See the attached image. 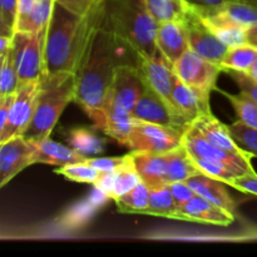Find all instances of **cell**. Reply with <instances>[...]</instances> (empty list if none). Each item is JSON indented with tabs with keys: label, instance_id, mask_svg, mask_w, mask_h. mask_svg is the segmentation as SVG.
<instances>
[{
	"label": "cell",
	"instance_id": "6da1fadb",
	"mask_svg": "<svg viewBox=\"0 0 257 257\" xmlns=\"http://www.w3.org/2000/svg\"><path fill=\"white\" fill-rule=\"evenodd\" d=\"M105 7V5H104ZM105 10L88 39L75 70L74 102L87 113L94 125L104 130L107 98L117 63V42L105 24Z\"/></svg>",
	"mask_w": 257,
	"mask_h": 257
},
{
	"label": "cell",
	"instance_id": "7a4b0ae2",
	"mask_svg": "<svg viewBox=\"0 0 257 257\" xmlns=\"http://www.w3.org/2000/svg\"><path fill=\"white\" fill-rule=\"evenodd\" d=\"M104 10V0H98L85 15L74 14L55 3L45 37V73H75Z\"/></svg>",
	"mask_w": 257,
	"mask_h": 257
},
{
	"label": "cell",
	"instance_id": "3957f363",
	"mask_svg": "<svg viewBox=\"0 0 257 257\" xmlns=\"http://www.w3.org/2000/svg\"><path fill=\"white\" fill-rule=\"evenodd\" d=\"M104 5L105 24L119 44L130 48L138 57H152L157 53L158 22L141 0H104Z\"/></svg>",
	"mask_w": 257,
	"mask_h": 257
},
{
	"label": "cell",
	"instance_id": "277c9868",
	"mask_svg": "<svg viewBox=\"0 0 257 257\" xmlns=\"http://www.w3.org/2000/svg\"><path fill=\"white\" fill-rule=\"evenodd\" d=\"M75 74L72 72L44 73L40 78L34 114L22 137L27 141L49 138L69 102L74 100Z\"/></svg>",
	"mask_w": 257,
	"mask_h": 257
},
{
	"label": "cell",
	"instance_id": "5b68a950",
	"mask_svg": "<svg viewBox=\"0 0 257 257\" xmlns=\"http://www.w3.org/2000/svg\"><path fill=\"white\" fill-rule=\"evenodd\" d=\"M45 37L47 29L37 33L14 32L12 49L19 78V87L39 80L45 73Z\"/></svg>",
	"mask_w": 257,
	"mask_h": 257
},
{
	"label": "cell",
	"instance_id": "8992f818",
	"mask_svg": "<svg viewBox=\"0 0 257 257\" xmlns=\"http://www.w3.org/2000/svg\"><path fill=\"white\" fill-rule=\"evenodd\" d=\"M182 131L167 125L138 120L130 137L133 152L166 153L182 145Z\"/></svg>",
	"mask_w": 257,
	"mask_h": 257
},
{
	"label": "cell",
	"instance_id": "52a82bcc",
	"mask_svg": "<svg viewBox=\"0 0 257 257\" xmlns=\"http://www.w3.org/2000/svg\"><path fill=\"white\" fill-rule=\"evenodd\" d=\"M143 90L145 82L141 78L136 64L118 63L114 68V74L108 92L107 108L112 107L132 113Z\"/></svg>",
	"mask_w": 257,
	"mask_h": 257
},
{
	"label": "cell",
	"instance_id": "ba28073f",
	"mask_svg": "<svg viewBox=\"0 0 257 257\" xmlns=\"http://www.w3.org/2000/svg\"><path fill=\"white\" fill-rule=\"evenodd\" d=\"M182 145L188 151L192 157L205 158L210 161H218V162L227 163L238 170L243 171L246 175H255V170L252 167V155H237V153L228 152V151L218 148L208 142L197 127L190 124L182 135Z\"/></svg>",
	"mask_w": 257,
	"mask_h": 257
},
{
	"label": "cell",
	"instance_id": "9c48e42d",
	"mask_svg": "<svg viewBox=\"0 0 257 257\" xmlns=\"http://www.w3.org/2000/svg\"><path fill=\"white\" fill-rule=\"evenodd\" d=\"M39 87L40 79L25 83L18 88L10 105L7 125L0 135V143L20 137L25 132L34 114Z\"/></svg>",
	"mask_w": 257,
	"mask_h": 257
},
{
	"label": "cell",
	"instance_id": "30bf717a",
	"mask_svg": "<svg viewBox=\"0 0 257 257\" xmlns=\"http://www.w3.org/2000/svg\"><path fill=\"white\" fill-rule=\"evenodd\" d=\"M176 75L186 84L210 93L216 90V82L221 72L220 65L211 63L192 49H188L177 62L173 64Z\"/></svg>",
	"mask_w": 257,
	"mask_h": 257
},
{
	"label": "cell",
	"instance_id": "8fae6325",
	"mask_svg": "<svg viewBox=\"0 0 257 257\" xmlns=\"http://www.w3.org/2000/svg\"><path fill=\"white\" fill-rule=\"evenodd\" d=\"M132 115L140 120L167 125L182 132L191 124L147 84H145V90L133 108Z\"/></svg>",
	"mask_w": 257,
	"mask_h": 257
},
{
	"label": "cell",
	"instance_id": "7c38bea8",
	"mask_svg": "<svg viewBox=\"0 0 257 257\" xmlns=\"http://www.w3.org/2000/svg\"><path fill=\"white\" fill-rule=\"evenodd\" d=\"M136 67L145 84L152 88L173 109L177 110L172 99L176 73L173 70V65L163 57L162 53L157 50V53L152 57H138L137 55Z\"/></svg>",
	"mask_w": 257,
	"mask_h": 257
},
{
	"label": "cell",
	"instance_id": "4fadbf2b",
	"mask_svg": "<svg viewBox=\"0 0 257 257\" xmlns=\"http://www.w3.org/2000/svg\"><path fill=\"white\" fill-rule=\"evenodd\" d=\"M32 165V143L24 137L20 136L0 143V190L18 173Z\"/></svg>",
	"mask_w": 257,
	"mask_h": 257
},
{
	"label": "cell",
	"instance_id": "5bb4252c",
	"mask_svg": "<svg viewBox=\"0 0 257 257\" xmlns=\"http://www.w3.org/2000/svg\"><path fill=\"white\" fill-rule=\"evenodd\" d=\"M185 24L190 40V49L222 68L223 58L230 47L221 42L208 28H206L192 15L187 18Z\"/></svg>",
	"mask_w": 257,
	"mask_h": 257
},
{
	"label": "cell",
	"instance_id": "9a60e30c",
	"mask_svg": "<svg viewBox=\"0 0 257 257\" xmlns=\"http://www.w3.org/2000/svg\"><path fill=\"white\" fill-rule=\"evenodd\" d=\"M177 220L230 226L235 221V215L218 207L202 196L195 195L182 207L178 208Z\"/></svg>",
	"mask_w": 257,
	"mask_h": 257
},
{
	"label": "cell",
	"instance_id": "2e32d148",
	"mask_svg": "<svg viewBox=\"0 0 257 257\" xmlns=\"http://www.w3.org/2000/svg\"><path fill=\"white\" fill-rule=\"evenodd\" d=\"M210 93L186 84L176 75L172 99L176 109L187 119L188 123H192L200 115L212 113L210 105Z\"/></svg>",
	"mask_w": 257,
	"mask_h": 257
},
{
	"label": "cell",
	"instance_id": "e0dca14e",
	"mask_svg": "<svg viewBox=\"0 0 257 257\" xmlns=\"http://www.w3.org/2000/svg\"><path fill=\"white\" fill-rule=\"evenodd\" d=\"M156 44L163 57L172 65L175 64L190 49L185 22L160 23L156 35Z\"/></svg>",
	"mask_w": 257,
	"mask_h": 257
},
{
	"label": "cell",
	"instance_id": "ac0fdd59",
	"mask_svg": "<svg viewBox=\"0 0 257 257\" xmlns=\"http://www.w3.org/2000/svg\"><path fill=\"white\" fill-rule=\"evenodd\" d=\"M131 158L140 175L141 181L150 190L170 185L165 153L131 152Z\"/></svg>",
	"mask_w": 257,
	"mask_h": 257
},
{
	"label": "cell",
	"instance_id": "d6986e66",
	"mask_svg": "<svg viewBox=\"0 0 257 257\" xmlns=\"http://www.w3.org/2000/svg\"><path fill=\"white\" fill-rule=\"evenodd\" d=\"M33 148V165L35 163H45V165L60 166L72 165V163L84 162L87 157L78 153L70 146H64L62 143L45 138L42 141H29Z\"/></svg>",
	"mask_w": 257,
	"mask_h": 257
},
{
	"label": "cell",
	"instance_id": "ffe728a7",
	"mask_svg": "<svg viewBox=\"0 0 257 257\" xmlns=\"http://www.w3.org/2000/svg\"><path fill=\"white\" fill-rule=\"evenodd\" d=\"M191 124L197 127L198 131L203 135V137H205L208 142L212 143L213 146H216V147L222 148V150L228 151V152L237 153V155H245V153H248L246 152V151H243L242 148L235 142V140H233L232 136H231L230 130H228V125L220 122L212 113L200 115V117L196 120H193Z\"/></svg>",
	"mask_w": 257,
	"mask_h": 257
},
{
	"label": "cell",
	"instance_id": "44dd1931",
	"mask_svg": "<svg viewBox=\"0 0 257 257\" xmlns=\"http://www.w3.org/2000/svg\"><path fill=\"white\" fill-rule=\"evenodd\" d=\"M187 183L195 191L196 195L202 196L218 207L235 215L236 203L231 198L228 191L226 190V183L210 177L205 173H198V175L192 176L191 178H188Z\"/></svg>",
	"mask_w": 257,
	"mask_h": 257
},
{
	"label": "cell",
	"instance_id": "7402d4cb",
	"mask_svg": "<svg viewBox=\"0 0 257 257\" xmlns=\"http://www.w3.org/2000/svg\"><path fill=\"white\" fill-rule=\"evenodd\" d=\"M138 120L140 119L133 117L132 113L109 107L107 108V119L103 132L113 138L118 145L128 148L131 133Z\"/></svg>",
	"mask_w": 257,
	"mask_h": 257
},
{
	"label": "cell",
	"instance_id": "603a6c76",
	"mask_svg": "<svg viewBox=\"0 0 257 257\" xmlns=\"http://www.w3.org/2000/svg\"><path fill=\"white\" fill-rule=\"evenodd\" d=\"M165 157L166 163H167V176L170 183L187 181L192 176L202 173L196 167L191 155L183 145L170 152H166Z\"/></svg>",
	"mask_w": 257,
	"mask_h": 257
},
{
	"label": "cell",
	"instance_id": "cb8c5ba5",
	"mask_svg": "<svg viewBox=\"0 0 257 257\" xmlns=\"http://www.w3.org/2000/svg\"><path fill=\"white\" fill-rule=\"evenodd\" d=\"M54 5L55 0H35L29 12L17 20L14 32L37 33L47 29Z\"/></svg>",
	"mask_w": 257,
	"mask_h": 257
},
{
	"label": "cell",
	"instance_id": "d4e9b609",
	"mask_svg": "<svg viewBox=\"0 0 257 257\" xmlns=\"http://www.w3.org/2000/svg\"><path fill=\"white\" fill-rule=\"evenodd\" d=\"M156 22H186L188 13L180 0H141Z\"/></svg>",
	"mask_w": 257,
	"mask_h": 257
},
{
	"label": "cell",
	"instance_id": "484cf974",
	"mask_svg": "<svg viewBox=\"0 0 257 257\" xmlns=\"http://www.w3.org/2000/svg\"><path fill=\"white\" fill-rule=\"evenodd\" d=\"M67 142L70 147L84 157L89 158L104 152L105 142L88 128H73L69 131Z\"/></svg>",
	"mask_w": 257,
	"mask_h": 257
},
{
	"label": "cell",
	"instance_id": "4316f807",
	"mask_svg": "<svg viewBox=\"0 0 257 257\" xmlns=\"http://www.w3.org/2000/svg\"><path fill=\"white\" fill-rule=\"evenodd\" d=\"M177 212L178 207L170 190V186L167 185L165 187L150 190V203L143 215L177 220Z\"/></svg>",
	"mask_w": 257,
	"mask_h": 257
},
{
	"label": "cell",
	"instance_id": "83f0119b",
	"mask_svg": "<svg viewBox=\"0 0 257 257\" xmlns=\"http://www.w3.org/2000/svg\"><path fill=\"white\" fill-rule=\"evenodd\" d=\"M257 59V48L245 43L228 48L222 62L223 72L236 70L247 73Z\"/></svg>",
	"mask_w": 257,
	"mask_h": 257
},
{
	"label": "cell",
	"instance_id": "f1b7e54d",
	"mask_svg": "<svg viewBox=\"0 0 257 257\" xmlns=\"http://www.w3.org/2000/svg\"><path fill=\"white\" fill-rule=\"evenodd\" d=\"M114 201L119 212L143 215L150 203V188L143 182H140L136 187Z\"/></svg>",
	"mask_w": 257,
	"mask_h": 257
},
{
	"label": "cell",
	"instance_id": "f546056e",
	"mask_svg": "<svg viewBox=\"0 0 257 257\" xmlns=\"http://www.w3.org/2000/svg\"><path fill=\"white\" fill-rule=\"evenodd\" d=\"M191 158L195 162L196 167L200 170V172L205 173V175L210 176L212 178H216V180L221 181V182L226 183L228 186L236 178L246 176L243 171L238 170V168L233 167V166L227 165V163L205 160V158L200 157H192V156H191Z\"/></svg>",
	"mask_w": 257,
	"mask_h": 257
},
{
	"label": "cell",
	"instance_id": "4dcf8cb0",
	"mask_svg": "<svg viewBox=\"0 0 257 257\" xmlns=\"http://www.w3.org/2000/svg\"><path fill=\"white\" fill-rule=\"evenodd\" d=\"M216 90L225 95L228 102L232 104L236 115H237V120L242 122L247 127L257 130V103L255 100L251 99L248 95L243 94V93L232 94V93H227L218 88H216Z\"/></svg>",
	"mask_w": 257,
	"mask_h": 257
},
{
	"label": "cell",
	"instance_id": "1f68e13d",
	"mask_svg": "<svg viewBox=\"0 0 257 257\" xmlns=\"http://www.w3.org/2000/svg\"><path fill=\"white\" fill-rule=\"evenodd\" d=\"M114 176H113V193H112V200H115L119 196L124 195L125 192L132 190L133 187L138 185L141 181L140 175H138L137 170L135 168V165L131 158V153L128 160L123 163L120 167L117 170L113 171Z\"/></svg>",
	"mask_w": 257,
	"mask_h": 257
},
{
	"label": "cell",
	"instance_id": "d6a6232c",
	"mask_svg": "<svg viewBox=\"0 0 257 257\" xmlns=\"http://www.w3.org/2000/svg\"><path fill=\"white\" fill-rule=\"evenodd\" d=\"M18 88H19L18 70L15 67L14 55L12 49H9L0 67V95L4 97V95L15 94Z\"/></svg>",
	"mask_w": 257,
	"mask_h": 257
},
{
	"label": "cell",
	"instance_id": "836d02e7",
	"mask_svg": "<svg viewBox=\"0 0 257 257\" xmlns=\"http://www.w3.org/2000/svg\"><path fill=\"white\" fill-rule=\"evenodd\" d=\"M54 172L69 181L80 183H92V185L99 177V171L93 168L92 166L87 165L85 162L60 166V167L55 168Z\"/></svg>",
	"mask_w": 257,
	"mask_h": 257
},
{
	"label": "cell",
	"instance_id": "e575fe53",
	"mask_svg": "<svg viewBox=\"0 0 257 257\" xmlns=\"http://www.w3.org/2000/svg\"><path fill=\"white\" fill-rule=\"evenodd\" d=\"M228 130L235 142L243 151L252 155V157H257V130L247 127L240 120L228 125Z\"/></svg>",
	"mask_w": 257,
	"mask_h": 257
},
{
	"label": "cell",
	"instance_id": "d590c367",
	"mask_svg": "<svg viewBox=\"0 0 257 257\" xmlns=\"http://www.w3.org/2000/svg\"><path fill=\"white\" fill-rule=\"evenodd\" d=\"M210 30L227 47H235L247 43L245 28H212Z\"/></svg>",
	"mask_w": 257,
	"mask_h": 257
},
{
	"label": "cell",
	"instance_id": "8d00e7d4",
	"mask_svg": "<svg viewBox=\"0 0 257 257\" xmlns=\"http://www.w3.org/2000/svg\"><path fill=\"white\" fill-rule=\"evenodd\" d=\"M128 157H130V153L120 157H89L84 162L99 172H112L120 167L128 160Z\"/></svg>",
	"mask_w": 257,
	"mask_h": 257
},
{
	"label": "cell",
	"instance_id": "74e56055",
	"mask_svg": "<svg viewBox=\"0 0 257 257\" xmlns=\"http://www.w3.org/2000/svg\"><path fill=\"white\" fill-rule=\"evenodd\" d=\"M226 73L230 74V77L237 83L240 87L241 93L248 95L251 99L257 103V80L251 78L247 73L236 72V70H226Z\"/></svg>",
	"mask_w": 257,
	"mask_h": 257
},
{
	"label": "cell",
	"instance_id": "f35d334b",
	"mask_svg": "<svg viewBox=\"0 0 257 257\" xmlns=\"http://www.w3.org/2000/svg\"><path fill=\"white\" fill-rule=\"evenodd\" d=\"M168 186H170V190L171 192H172V196L173 198H175V202L178 208L182 207L187 201H190L191 198L196 195V192L191 188V186L188 185L187 181L172 182Z\"/></svg>",
	"mask_w": 257,
	"mask_h": 257
},
{
	"label": "cell",
	"instance_id": "ab89813d",
	"mask_svg": "<svg viewBox=\"0 0 257 257\" xmlns=\"http://www.w3.org/2000/svg\"><path fill=\"white\" fill-rule=\"evenodd\" d=\"M187 10L188 15L198 12H207L221 7L226 0H180Z\"/></svg>",
	"mask_w": 257,
	"mask_h": 257
},
{
	"label": "cell",
	"instance_id": "60d3db41",
	"mask_svg": "<svg viewBox=\"0 0 257 257\" xmlns=\"http://www.w3.org/2000/svg\"><path fill=\"white\" fill-rule=\"evenodd\" d=\"M98 0H55L59 5L77 15H85Z\"/></svg>",
	"mask_w": 257,
	"mask_h": 257
},
{
	"label": "cell",
	"instance_id": "b9f144b4",
	"mask_svg": "<svg viewBox=\"0 0 257 257\" xmlns=\"http://www.w3.org/2000/svg\"><path fill=\"white\" fill-rule=\"evenodd\" d=\"M231 187L247 195H252L257 197V173L255 175H246L238 177L230 183Z\"/></svg>",
	"mask_w": 257,
	"mask_h": 257
},
{
	"label": "cell",
	"instance_id": "7bdbcfd3",
	"mask_svg": "<svg viewBox=\"0 0 257 257\" xmlns=\"http://www.w3.org/2000/svg\"><path fill=\"white\" fill-rule=\"evenodd\" d=\"M18 2L19 0H0V12L5 22L14 29L18 17Z\"/></svg>",
	"mask_w": 257,
	"mask_h": 257
},
{
	"label": "cell",
	"instance_id": "ee69618b",
	"mask_svg": "<svg viewBox=\"0 0 257 257\" xmlns=\"http://www.w3.org/2000/svg\"><path fill=\"white\" fill-rule=\"evenodd\" d=\"M13 98H14V94L4 95L2 100H0V135H2L5 125H7L8 115H9V109L10 105H12Z\"/></svg>",
	"mask_w": 257,
	"mask_h": 257
},
{
	"label": "cell",
	"instance_id": "f6af8a7d",
	"mask_svg": "<svg viewBox=\"0 0 257 257\" xmlns=\"http://www.w3.org/2000/svg\"><path fill=\"white\" fill-rule=\"evenodd\" d=\"M246 42L257 48V24L246 29Z\"/></svg>",
	"mask_w": 257,
	"mask_h": 257
},
{
	"label": "cell",
	"instance_id": "bcb514c9",
	"mask_svg": "<svg viewBox=\"0 0 257 257\" xmlns=\"http://www.w3.org/2000/svg\"><path fill=\"white\" fill-rule=\"evenodd\" d=\"M14 34V29L5 22L4 17H3L2 12H0V35H4V37H13Z\"/></svg>",
	"mask_w": 257,
	"mask_h": 257
},
{
	"label": "cell",
	"instance_id": "7dc6e473",
	"mask_svg": "<svg viewBox=\"0 0 257 257\" xmlns=\"http://www.w3.org/2000/svg\"><path fill=\"white\" fill-rule=\"evenodd\" d=\"M12 38L13 37H4V35H0V57L7 54L8 50L10 49Z\"/></svg>",
	"mask_w": 257,
	"mask_h": 257
},
{
	"label": "cell",
	"instance_id": "c3c4849f",
	"mask_svg": "<svg viewBox=\"0 0 257 257\" xmlns=\"http://www.w3.org/2000/svg\"><path fill=\"white\" fill-rule=\"evenodd\" d=\"M247 74L250 75L251 78H253V79L257 80V59H256V62L253 63L252 67L250 68V70L247 72Z\"/></svg>",
	"mask_w": 257,
	"mask_h": 257
},
{
	"label": "cell",
	"instance_id": "681fc988",
	"mask_svg": "<svg viewBox=\"0 0 257 257\" xmlns=\"http://www.w3.org/2000/svg\"><path fill=\"white\" fill-rule=\"evenodd\" d=\"M243 2H247V3H250V4H253L257 7V0H243Z\"/></svg>",
	"mask_w": 257,
	"mask_h": 257
},
{
	"label": "cell",
	"instance_id": "f907efd6",
	"mask_svg": "<svg viewBox=\"0 0 257 257\" xmlns=\"http://www.w3.org/2000/svg\"><path fill=\"white\" fill-rule=\"evenodd\" d=\"M4 57H5V55H3V57H0V67H2V64H3V60H4Z\"/></svg>",
	"mask_w": 257,
	"mask_h": 257
},
{
	"label": "cell",
	"instance_id": "816d5d0a",
	"mask_svg": "<svg viewBox=\"0 0 257 257\" xmlns=\"http://www.w3.org/2000/svg\"><path fill=\"white\" fill-rule=\"evenodd\" d=\"M2 98H3V95H0V100H2Z\"/></svg>",
	"mask_w": 257,
	"mask_h": 257
}]
</instances>
